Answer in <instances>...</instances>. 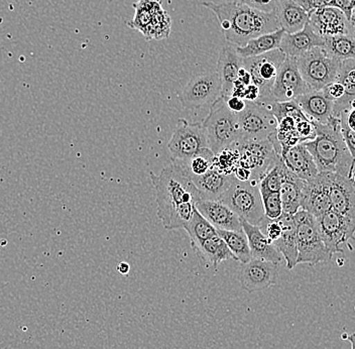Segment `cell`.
Here are the masks:
<instances>
[{
    "instance_id": "cell-9",
    "label": "cell",
    "mask_w": 355,
    "mask_h": 349,
    "mask_svg": "<svg viewBox=\"0 0 355 349\" xmlns=\"http://www.w3.org/2000/svg\"><path fill=\"white\" fill-rule=\"evenodd\" d=\"M286 55L279 49L270 51L257 57L245 58L243 67L252 77V83L259 90V100L257 102L266 103L270 99V90L274 85Z\"/></svg>"
},
{
    "instance_id": "cell-17",
    "label": "cell",
    "mask_w": 355,
    "mask_h": 349,
    "mask_svg": "<svg viewBox=\"0 0 355 349\" xmlns=\"http://www.w3.org/2000/svg\"><path fill=\"white\" fill-rule=\"evenodd\" d=\"M301 209L316 219L331 210L329 198V173H318L305 181L302 191Z\"/></svg>"
},
{
    "instance_id": "cell-10",
    "label": "cell",
    "mask_w": 355,
    "mask_h": 349,
    "mask_svg": "<svg viewBox=\"0 0 355 349\" xmlns=\"http://www.w3.org/2000/svg\"><path fill=\"white\" fill-rule=\"evenodd\" d=\"M239 153V166L248 169L252 172V179L259 182L266 171L281 157L275 151L270 139L259 141H239L233 144Z\"/></svg>"
},
{
    "instance_id": "cell-12",
    "label": "cell",
    "mask_w": 355,
    "mask_h": 349,
    "mask_svg": "<svg viewBox=\"0 0 355 349\" xmlns=\"http://www.w3.org/2000/svg\"><path fill=\"white\" fill-rule=\"evenodd\" d=\"M241 139H266L276 133L277 122L274 115L259 102L246 101L245 110L237 114Z\"/></svg>"
},
{
    "instance_id": "cell-23",
    "label": "cell",
    "mask_w": 355,
    "mask_h": 349,
    "mask_svg": "<svg viewBox=\"0 0 355 349\" xmlns=\"http://www.w3.org/2000/svg\"><path fill=\"white\" fill-rule=\"evenodd\" d=\"M311 121L325 124L331 117L333 102L326 99L322 90H310L294 100Z\"/></svg>"
},
{
    "instance_id": "cell-2",
    "label": "cell",
    "mask_w": 355,
    "mask_h": 349,
    "mask_svg": "<svg viewBox=\"0 0 355 349\" xmlns=\"http://www.w3.org/2000/svg\"><path fill=\"white\" fill-rule=\"evenodd\" d=\"M201 6L215 13L226 41L235 46H243L259 35L279 30L276 13L254 10L237 0L202 2Z\"/></svg>"
},
{
    "instance_id": "cell-31",
    "label": "cell",
    "mask_w": 355,
    "mask_h": 349,
    "mask_svg": "<svg viewBox=\"0 0 355 349\" xmlns=\"http://www.w3.org/2000/svg\"><path fill=\"white\" fill-rule=\"evenodd\" d=\"M208 266L217 268L222 262L233 259L232 251L218 235H213L195 248Z\"/></svg>"
},
{
    "instance_id": "cell-21",
    "label": "cell",
    "mask_w": 355,
    "mask_h": 349,
    "mask_svg": "<svg viewBox=\"0 0 355 349\" xmlns=\"http://www.w3.org/2000/svg\"><path fill=\"white\" fill-rule=\"evenodd\" d=\"M243 58L236 53L235 46H224L217 62V75L221 82V97L232 95L233 83L237 80L239 71L243 67Z\"/></svg>"
},
{
    "instance_id": "cell-40",
    "label": "cell",
    "mask_w": 355,
    "mask_h": 349,
    "mask_svg": "<svg viewBox=\"0 0 355 349\" xmlns=\"http://www.w3.org/2000/svg\"><path fill=\"white\" fill-rule=\"evenodd\" d=\"M261 195L265 216L270 219H279V217L283 214V207H282L279 193H263V194Z\"/></svg>"
},
{
    "instance_id": "cell-41",
    "label": "cell",
    "mask_w": 355,
    "mask_h": 349,
    "mask_svg": "<svg viewBox=\"0 0 355 349\" xmlns=\"http://www.w3.org/2000/svg\"><path fill=\"white\" fill-rule=\"evenodd\" d=\"M257 226H259L261 232H263V235H265L266 237L272 242V244H274L275 241H277V240H279V237H281L282 226L277 219H270L265 216L261 220V221H259Z\"/></svg>"
},
{
    "instance_id": "cell-49",
    "label": "cell",
    "mask_w": 355,
    "mask_h": 349,
    "mask_svg": "<svg viewBox=\"0 0 355 349\" xmlns=\"http://www.w3.org/2000/svg\"><path fill=\"white\" fill-rule=\"evenodd\" d=\"M237 80L241 83H243L244 86H248L252 84V77H250V73L241 67V70L239 71V75H237Z\"/></svg>"
},
{
    "instance_id": "cell-8",
    "label": "cell",
    "mask_w": 355,
    "mask_h": 349,
    "mask_svg": "<svg viewBox=\"0 0 355 349\" xmlns=\"http://www.w3.org/2000/svg\"><path fill=\"white\" fill-rule=\"evenodd\" d=\"M135 17L128 26L139 31L146 40H163L171 32L170 15L162 6V0H137L133 3Z\"/></svg>"
},
{
    "instance_id": "cell-14",
    "label": "cell",
    "mask_w": 355,
    "mask_h": 349,
    "mask_svg": "<svg viewBox=\"0 0 355 349\" xmlns=\"http://www.w3.org/2000/svg\"><path fill=\"white\" fill-rule=\"evenodd\" d=\"M221 97V82L216 72L203 73L191 78L180 93L179 99L186 110H197Z\"/></svg>"
},
{
    "instance_id": "cell-34",
    "label": "cell",
    "mask_w": 355,
    "mask_h": 349,
    "mask_svg": "<svg viewBox=\"0 0 355 349\" xmlns=\"http://www.w3.org/2000/svg\"><path fill=\"white\" fill-rule=\"evenodd\" d=\"M214 155L210 148H206L183 161L172 162L179 164L189 177H199V176L206 174L213 168Z\"/></svg>"
},
{
    "instance_id": "cell-48",
    "label": "cell",
    "mask_w": 355,
    "mask_h": 349,
    "mask_svg": "<svg viewBox=\"0 0 355 349\" xmlns=\"http://www.w3.org/2000/svg\"><path fill=\"white\" fill-rule=\"evenodd\" d=\"M243 99L245 101L257 102L259 100V90L254 84H250L244 89Z\"/></svg>"
},
{
    "instance_id": "cell-39",
    "label": "cell",
    "mask_w": 355,
    "mask_h": 349,
    "mask_svg": "<svg viewBox=\"0 0 355 349\" xmlns=\"http://www.w3.org/2000/svg\"><path fill=\"white\" fill-rule=\"evenodd\" d=\"M239 153L233 146L223 148L214 155L213 169L224 175H232L233 170L239 162Z\"/></svg>"
},
{
    "instance_id": "cell-46",
    "label": "cell",
    "mask_w": 355,
    "mask_h": 349,
    "mask_svg": "<svg viewBox=\"0 0 355 349\" xmlns=\"http://www.w3.org/2000/svg\"><path fill=\"white\" fill-rule=\"evenodd\" d=\"M294 1L309 15L313 11L327 8L331 0H294Z\"/></svg>"
},
{
    "instance_id": "cell-35",
    "label": "cell",
    "mask_w": 355,
    "mask_h": 349,
    "mask_svg": "<svg viewBox=\"0 0 355 349\" xmlns=\"http://www.w3.org/2000/svg\"><path fill=\"white\" fill-rule=\"evenodd\" d=\"M191 239L193 248H197L202 241L217 235V230L207 221L195 207L190 221L185 228Z\"/></svg>"
},
{
    "instance_id": "cell-27",
    "label": "cell",
    "mask_w": 355,
    "mask_h": 349,
    "mask_svg": "<svg viewBox=\"0 0 355 349\" xmlns=\"http://www.w3.org/2000/svg\"><path fill=\"white\" fill-rule=\"evenodd\" d=\"M232 175L222 174L212 168L206 174L191 178V180L199 191L201 199L220 200L232 185Z\"/></svg>"
},
{
    "instance_id": "cell-43",
    "label": "cell",
    "mask_w": 355,
    "mask_h": 349,
    "mask_svg": "<svg viewBox=\"0 0 355 349\" xmlns=\"http://www.w3.org/2000/svg\"><path fill=\"white\" fill-rule=\"evenodd\" d=\"M237 1L246 4L254 10L270 13L276 11L279 0H237Z\"/></svg>"
},
{
    "instance_id": "cell-13",
    "label": "cell",
    "mask_w": 355,
    "mask_h": 349,
    "mask_svg": "<svg viewBox=\"0 0 355 349\" xmlns=\"http://www.w3.org/2000/svg\"><path fill=\"white\" fill-rule=\"evenodd\" d=\"M168 146L172 161H183L208 148L203 126L180 119Z\"/></svg>"
},
{
    "instance_id": "cell-1",
    "label": "cell",
    "mask_w": 355,
    "mask_h": 349,
    "mask_svg": "<svg viewBox=\"0 0 355 349\" xmlns=\"http://www.w3.org/2000/svg\"><path fill=\"white\" fill-rule=\"evenodd\" d=\"M157 193V217L166 230H185L195 204L201 199L199 191L183 169L173 163L161 174L150 172Z\"/></svg>"
},
{
    "instance_id": "cell-42",
    "label": "cell",
    "mask_w": 355,
    "mask_h": 349,
    "mask_svg": "<svg viewBox=\"0 0 355 349\" xmlns=\"http://www.w3.org/2000/svg\"><path fill=\"white\" fill-rule=\"evenodd\" d=\"M295 130H296L297 135H299L300 139H301V141L303 142L312 141V139H314L315 137H316L314 122L311 121V120L308 119L296 121Z\"/></svg>"
},
{
    "instance_id": "cell-7",
    "label": "cell",
    "mask_w": 355,
    "mask_h": 349,
    "mask_svg": "<svg viewBox=\"0 0 355 349\" xmlns=\"http://www.w3.org/2000/svg\"><path fill=\"white\" fill-rule=\"evenodd\" d=\"M300 74L310 90H322L335 81L340 62L333 59L322 46H315L296 58Z\"/></svg>"
},
{
    "instance_id": "cell-15",
    "label": "cell",
    "mask_w": 355,
    "mask_h": 349,
    "mask_svg": "<svg viewBox=\"0 0 355 349\" xmlns=\"http://www.w3.org/2000/svg\"><path fill=\"white\" fill-rule=\"evenodd\" d=\"M310 89L300 74L296 58L286 56L270 90V99L266 103L294 101L297 97L305 94Z\"/></svg>"
},
{
    "instance_id": "cell-50",
    "label": "cell",
    "mask_w": 355,
    "mask_h": 349,
    "mask_svg": "<svg viewBox=\"0 0 355 349\" xmlns=\"http://www.w3.org/2000/svg\"><path fill=\"white\" fill-rule=\"evenodd\" d=\"M130 266L128 262H121V264L117 266V271L121 273V275H128V272H130Z\"/></svg>"
},
{
    "instance_id": "cell-26",
    "label": "cell",
    "mask_w": 355,
    "mask_h": 349,
    "mask_svg": "<svg viewBox=\"0 0 355 349\" xmlns=\"http://www.w3.org/2000/svg\"><path fill=\"white\" fill-rule=\"evenodd\" d=\"M282 226V235L279 240L274 242L279 253L283 257L288 270H293L297 266L298 250H297L296 228H295L293 215L283 213L277 219Z\"/></svg>"
},
{
    "instance_id": "cell-38",
    "label": "cell",
    "mask_w": 355,
    "mask_h": 349,
    "mask_svg": "<svg viewBox=\"0 0 355 349\" xmlns=\"http://www.w3.org/2000/svg\"><path fill=\"white\" fill-rule=\"evenodd\" d=\"M335 81L343 86L346 94L355 96V59L344 60L339 63Z\"/></svg>"
},
{
    "instance_id": "cell-44",
    "label": "cell",
    "mask_w": 355,
    "mask_h": 349,
    "mask_svg": "<svg viewBox=\"0 0 355 349\" xmlns=\"http://www.w3.org/2000/svg\"><path fill=\"white\" fill-rule=\"evenodd\" d=\"M354 0H331L329 6L337 8L345 15L352 24H354Z\"/></svg>"
},
{
    "instance_id": "cell-24",
    "label": "cell",
    "mask_w": 355,
    "mask_h": 349,
    "mask_svg": "<svg viewBox=\"0 0 355 349\" xmlns=\"http://www.w3.org/2000/svg\"><path fill=\"white\" fill-rule=\"evenodd\" d=\"M281 158L286 168L303 181H309L318 175L316 164L303 142L291 148Z\"/></svg>"
},
{
    "instance_id": "cell-18",
    "label": "cell",
    "mask_w": 355,
    "mask_h": 349,
    "mask_svg": "<svg viewBox=\"0 0 355 349\" xmlns=\"http://www.w3.org/2000/svg\"><path fill=\"white\" fill-rule=\"evenodd\" d=\"M309 24L319 37L336 35H354V24L337 8L327 6L309 13Z\"/></svg>"
},
{
    "instance_id": "cell-47",
    "label": "cell",
    "mask_w": 355,
    "mask_h": 349,
    "mask_svg": "<svg viewBox=\"0 0 355 349\" xmlns=\"http://www.w3.org/2000/svg\"><path fill=\"white\" fill-rule=\"evenodd\" d=\"M225 101L226 106L228 110L234 113V114H239L245 110L246 101L243 99H239L235 96L222 97Z\"/></svg>"
},
{
    "instance_id": "cell-5",
    "label": "cell",
    "mask_w": 355,
    "mask_h": 349,
    "mask_svg": "<svg viewBox=\"0 0 355 349\" xmlns=\"http://www.w3.org/2000/svg\"><path fill=\"white\" fill-rule=\"evenodd\" d=\"M296 228L297 264H308L310 266L331 261L333 255L324 246L319 232L316 219L310 213L300 209L293 215Z\"/></svg>"
},
{
    "instance_id": "cell-36",
    "label": "cell",
    "mask_w": 355,
    "mask_h": 349,
    "mask_svg": "<svg viewBox=\"0 0 355 349\" xmlns=\"http://www.w3.org/2000/svg\"><path fill=\"white\" fill-rule=\"evenodd\" d=\"M286 168L281 157L277 158L274 164L266 171L259 182V189L261 194L263 193L279 192L281 188L282 182H283L284 176H285Z\"/></svg>"
},
{
    "instance_id": "cell-25",
    "label": "cell",
    "mask_w": 355,
    "mask_h": 349,
    "mask_svg": "<svg viewBox=\"0 0 355 349\" xmlns=\"http://www.w3.org/2000/svg\"><path fill=\"white\" fill-rule=\"evenodd\" d=\"M322 44L323 40L313 32L308 22L298 33H285L279 44V50L288 57L298 58L315 46H322Z\"/></svg>"
},
{
    "instance_id": "cell-33",
    "label": "cell",
    "mask_w": 355,
    "mask_h": 349,
    "mask_svg": "<svg viewBox=\"0 0 355 349\" xmlns=\"http://www.w3.org/2000/svg\"><path fill=\"white\" fill-rule=\"evenodd\" d=\"M217 235L224 240L227 248L232 251L233 259L241 264H245L252 259L248 237L243 230H217Z\"/></svg>"
},
{
    "instance_id": "cell-3",
    "label": "cell",
    "mask_w": 355,
    "mask_h": 349,
    "mask_svg": "<svg viewBox=\"0 0 355 349\" xmlns=\"http://www.w3.org/2000/svg\"><path fill=\"white\" fill-rule=\"evenodd\" d=\"M316 137L303 142L314 160L319 173H336L354 179V157L341 135L338 117L331 115L325 124L314 122Z\"/></svg>"
},
{
    "instance_id": "cell-29",
    "label": "cell",
    "mask_w": 355,
    "mask_h": 349,
    "mask_svg": "<svg viewBox=\"0 0 355 349\" xmlns=\"http://www.w3.org/2000/svg\"><path fill=\"white\" fill-rule=\"evenodd\" d=\"M304 184L305 181L292 174L288 169L286 170L279 191L283 213L294 215L301 209L302 191H303Z\"/></svg>"
},
{
    "instance_id": "cell-28",
    "label": "cell",
    "mask_w": 355,
    "mask_h": 349,
    "mask_svg": "<svg viewBox=\"0 0 355 349\" xmlns=\"http://www.w3.org/2000/svg\"><path fill=\"white\" fill-rule=\"evenodd\" d=\"M275 13L279 28L286 33H298L309 22V15L294 0H279Z\"/></svg>"
},
{
    "instance_id": "cell-4",
    "label": "cell",
    "mask_w": 355,
    "mask_h": 349,
    "mask_svg": "<svg viewBox=\"0 0 355 349\" xmlns=\"http://www.w3.org/2000/svg\"><path fill=\"white\" fill-rule=\"evenodd\" d=\"M208 148L216 155L225 148H230L241 139L237 115L228 110L222 97L215 100L209 113L202 122Z\"/></svg>"
},
{
    "instance_id": "cell-32",
    "label": "cell",
    "mask_w": 355,
    "mask_h": 349,
    "mask_svg": "<svg viewBox=\"0 0 355 349\" xmlns=\"http://www.w3.org/2000/svg\"><path fill=\"white\" fill-rule=\"evenodd\" d=\"M322 40H323L322 48L333 59L339 62L354 59V35H329V37H322Z\"/></svg>"
},
{
    "instance_id": "cell-20",
    "label": "cell",
    "mask_w": 355,
    "mask_h": 349,
    "mask_svg": "<svg viewBox=\"0 0 355 349\" xmlns=\"http://www.w3.org/2000/svg\"><path fill=\"white\" fill-rule=\"evenodd\" d=\"M195 207L216 230H243L241 219L219 200L200 199Z\"/></svg>"
},
{
    "instance_id": "cell-30",
    "label": "cell",
    "mask_w": 355,
    "mask_h": 349,
    "mask_svg": "<svg viewBox=\"0 0 355 349\" xmlns=\"http://www.w3.org/2000/svg\"><path fill=\"white\" fill-rule=\"evenodd\" d=\"M284 35H285V32L279 28L275 32L259 35V37L248 41L243 46H235V50L243 59L266 54L270 51L279 49V44H281Z\"/></svg>"
},
{
    "instance_id": "cell-11",
    "label": "cell",
    "mask_w": 355,
    "mask_h": 349,
    "mask_svg": "<svg viewBox=\"0 0 355 349\" xmlns=\"http://www.w3.org/2000/svg\"><path fill=\"white\" fill-rule=\"evenodd\" d=\"M324 246L331 255L352 250L350 240L354 239L355 221L329 210L316 217Z\"/></svg>"
},
{
    "instance_id": "cell-22",
    "label": "cell",
    "mask_w": 355,
    "mask_h": 349,
    "mask_svg": "<svg viewBox=\"0 0 355 349\" xmlns=\"http://www.w3.org/2000/svg\"><path fill=\"white\" fill-rule=\"evenodd\" d=\"M243 230L248 237V246L252 259H263L281 264L283 257L277 250L272 241L261 232L259 226L252 225L248 222L241 219Z\"/></svg>"
},
{
    "instance_id": "cell-16",
    "label": "cell",
    "mask_w": 355,
    "mask_h": 349,
    "mask_svg": "<svg viewBox=\"0 0 355 349\" xmlns=\"http://www.w3.org/2000/svg\"><path fill=\"white\" fill-rule=\"evenodd\" d=\"M279 264L252 259L241 264L239 271L241 284L248 293L261 292L277 284Z\"/></svg>"
},
{
    "instance_id": "cell-19",
    "label": "cell",
    "mask_w": 355,
    "mask_h": 349,
    "mask_svg": "<svg viewBox=\"0 0 355 349\" xmlns=\"http://www.w3.org/2000/svg\"><path fill=\"white\" fill-rule=\"evenodd\" d=\"M329 198L331 210L355 221L354 179L329 173Z\"/></svg>"
},
{
    "instance_id": "cell-45",
    "label": "cell",
    "mask_w": 355,
    "mask_h": 349,
    "mask_svg": "<svg viewBox=\"0 0 355 349\" xmlns=\"http://www.w3.org/2000/svg\"><path fill=\"white\" fill-rule=\"evenodd\" d=\"M322 91H323L326 99H329L330 101L332 102L343 99L344 95H347L345 93V89H344L343 86L336 81L328 84V85H326L325 87L322 89Z\"/></svg>"
},
{
    "instance_id": "cell-6",
    "label": "cell",
    "mask_w": 355,
    "mask_h": 349,
    "mask_svg": "<svg viewBox=\"0 0 355 349\" xmlns=\"http://www.w3.org/2000/svg\"><path fill=\"white\" fill-rule=\"evenodd\" d=\"M219 201L232 209L239 219L252 225H257L265 217L259 182L254 180L239 182L232 178V185Z\"/></svg>"
},
{
    "instance_id": "cell-37",
    "label": "cell",
    "mask_w": 355,
    "mask_h": 349,
    "mask_svg": "<svg viewBox=\"0 0 355 349\" xmlns=\"http://www.w3.org/2000/svg\"><path fill=\"white\" fill-rule=\"evenodd\" d=\"M261 104H263L266 110L274 115L277 122L281 121L282 119H286V117H292L295 119V121L307 119V117L302 112L298 104L295 101L268 102V103Z\"/></svg>"
}]
</instances>
